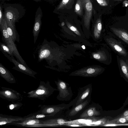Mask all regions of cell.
Returning <instances> with one entry per match:
<instances>
[{"mask_svg": "<svg viewBox=\"0 0 128 128\" xmlns=\"http://www.w3.org/2000/svg\"><path fill=\"white\" fill-rule=\"evenodd\" d=\"M84 6L82 0H77L75 5L74 12L76 14L81 16L82 15Z\"/></svg>", "mask_w": 128, "mask_h": 128, "instance_id": "24", "label": "cell"}, {"mask_svg": "<svg viewBox=\"0 0 128 128\" xmlns=\"http://www.w3.org/2000/svg\"><path fill=\"white\" fill-rule=\"evenodd\" d=\"M108 44L120 55L126 56L127 52L119 42L112 38H108L106 39Z\"/></svg>", "mask_w": 128, "mask_h": 128, "instance_id": "16", "label": "cell"}, {"mask_svg": "<svg viewBox=\"0 0 128 128\" xmlns=\"http://www.w3.org/2000/svg\"><path fill=\"white\" fill-rule=\"evenodd\" d=\"M115 0V1H121V0Z\"/></svg>", "mask_w": 128, "mask_h": 128, "instance_id": "37", "label": "cell"}, {"mask_svg": "<svg viewBox=\"0 0 128 128\" xmlns=\"http://www.w3.org/2000/svg\"><path fill=\"white\" fill-rule=\"evenodd\" d=\"M34 1H35L36 2H40L41 1V0H34Z\"/></svg>", "mask_w": 128, "mask_h": 128, "instance_id": "36", "label": "cell"}, {"mask_svg": "<svg viewBox=\"0 0 128 128\" xmlns=\"http://www.w3.org/2000/svg\"></svg>", "mask_w": 128, "mask_h": 128, "instance_id": "38", "label": "cell"}, {"mask_svg": "<svg viewBox=\"0 0 128 128\" xmlns=\"http://www.w3.org/2000/svg\"><path fill=\"white\" fill-rule=\"evenodd\" d=\"M104 70L103 68L99 66H89L72 72L70 75L85 77H96L101 74Z\"/></svg>", "mask_w": 128, "mask_h": 128, "instance_id": "7", "label": "cell"}, {"mask_svg": "<svg viewBox=\"0 0 128 128\" xmlns=\"http://www.w3.org/2000/svg\"><path fill=\"white\" fill-rule=\"evenodd\" d=\"M0 75L7 82L14 84L16 80L12 73L1 63H0Z\"/></svg>", "mask_w": 128, "mask_h": 128, "instance_id": "20", "label": "cell"}, {"mask_svg": "<svg viewBox=\"0 0 128 128\" xmlns=\"http://www.w3.org/2000/svg\"><path fill=\"white\" fill-rule=\"evenodd\" d=\"M96 104L88 105L80 115L79 118L85 119L98 116L101 114Z\"/></svg>", "mask_w": 128, "mask_h": 128, "instance_id": "14", "label": "cell"}, {"mask_svg": "<svg viewBox=\"0 0 128 128\" xmlns=\"http://www.w3.org/2000/svg\"><path fill=\"white\" fill-rule=\"evenodd\" d=\"M100 6H107L108 5V4L106 0H96Z\"/></svg>", "mask_w": 128, "mask_h": 128, "instance_id": "31", "label": "cell"}, {"mask_svg": "<svg viewBox=\"0 0 128 128\" xmlns=\"http://www.w3.org/2000/svg\"><path fill=\"white\" fill-rule=\"evenodd\" d=\"M82 0L85 11L83 20V32L86 38L88 39L91 34L90 24L92 13V5L90 0Z\"/></svg>", "mask_w": 128, "mask_h": 128, "instance_id": "6", "label": "cell"}, {"mask_svg": "<svg viewBox=\"0 0 128 128\" xmlns=\"http://www.w3.org/2000/svg\"><path fill=\"white\" fill-rule=\"evenodd\" d=\"M68 122L67 119L62 118H54L42 120V127L60 126L66 124Z\"/></svg>", "mask_w": 128, "mask_h": 128, "instance_id": "17", "label": "cell"}, {"mask_svg": "<svg viewBox=\"0 0 128 128\" xmlns=\"http://www.w3.org/2000/svg\"><path fill=\"white\" fill-rule=\"evenodd\" d=\"M9 125L18 126L40 127H42V120L38 119H30L22 121L12 123Z\"/></svg>", "mask_w": 128, "mask_h": 128, "instance_id": "15", "label": "cell"}, {"mask_svg": "<svg viewBox=\"0 0 128 128\" xmlns=\"http://www.w3.org/2000/svg\"><path fill=\"white\" fill-rule=\"evenodd\" d=\"M126 122V120L125 118H121L118 120V122L121 123H124Z\"/></svg>", "mask_w": 128, "mask_h": 128, "instance_id": "33", "label": "cell"}, {"mask_svg": "<svg viewBox=\"0 0 128 128\" xmlns=\"http://www.w3.org/2000/svg\"><path fill=\"white\" fill-rule=\"evenodd\" d=\"M0 97L12 102L20 100L22 98L19 92L12 88L3 87H1Z\"/></svg>", "mask_w": 128, "mask_h": 128, "instance_id": "11", "label": "cell"}, {"mask_svg": "<svg viewBox=\"0 0 128 128\" xmlns=\"http://www.w3.org/2000/svg\"><path fill=\"white\" fill-rule=\"evenodd\" d=\"M56 89L52 87L49 81L46 82L40 81L38 87L36 90L27 93V96L29 98H38L44 100L52 94Z\"/></svg>", "mask_w": 128, "mask_h": 128, "instance_id": "3", "label": "cell"}, {"mask_svg": "<svg viewBox=\"0 0 128 128\" xmlns=\"http://www.w3.org/2000/svg\"><path fill=\"white\" fill-rule=\"evenodd\" d=\"M0 28L4 42L12 51L14 55L22 64L27 66L24 60L19 54L16 46L12 39L9 36L7 30V24L4 14L2 21L0 23Z\"/></svg>", "mask_w": 128, "mask_h": 128, "instance_id": "5", "label": "cell"}, {"mask_svg": "<svg viewBox=\"0 0 128 128\" xmlns=\"http://www.w3.org/2000/svg\"><path fill=\"white\" fill-rule=\"evenodd\" d=\"M111 30L116 36L128 44V33L126 30L114 28H111Z\"/></svg>", "mask_w": 128, "mask_h": 128, "instance_id": "21", "label": "cell"}, {"mask_svg": "<svg viewBox=\"0 0 128 128\" xmlns=\"http://www.w3.org/2000/svg\"><path fill=\"white\" fill-rule=\"evenodd\" d=\"M74 0H62L56 8V10H59L67 8Z\"/></svg>", "mask_w": 128, "mask_h": 128, "instance_id": "27", "label": "cell"}, {"mask_svg": "<svg viewBox=\"0 0 128 128\" xmlns=\"http://www.w3.org/2000/svg\"><path fill=\"white\" fill-rule=\"evenodd\" d=\"M7 30L10 36L14 42L15 41L19 42L20 40L19 36L16 29H14L7 24Z\"/></svg>", "mask_w": 128, "mask_h": 128, "instance_id": "23", "label": "cell"}, {"mask_svg": "<svg viewBox=\"0 0 128 128\" xmlns=\"http://www.w3.org/2000/svg\"><path fill=\"white\" fill-rule=\"evenodd\" d=\"M102 28V25L101 18H99L96 20L93 26L90 36L95 41H97L100 38Z\"/></svg>", "mask_w": 128, "mask_h": 128, "instance_id": "18", "label": "cell"}, {"mask_svg": "<svg viewBox=\"0 0 128 128\" xmlns=\"http://www.w3.org/2000/svg\"><path fill=\"white\" fill-rule=\"evenodd\" d=\"M91 58L101 62H103L107 59V56L105 52L101 50H97L92 52L91 54Z\"/></svg>", "mask_w": 128, "mask_h": 128, "instance_id": "22", "label": "cell"}, {"mask_svg": "<svg viewBox=\"0 0 128 128\" xmlns=\"http://www.w3.org/2000/svg\"><path fill=\"white\" fill-rule=\"evenodd\" d=\"M53 45V43L48 42L47 43L43 42L41 47L38 55L39 61L45 59L48 63L51 64L54 62L58 64L71 56V51L68 49L61 47L56 45Z\"/></svg>", "mask_w": 128, "mask_h": 128, "instance_id": "1", "label": "cell"}, {"mask_svg": "<svg viewBox=\"0 0 128 128\" xmlns=\"http://www.w3.org/2000/svg\"><path fill=\"white\" fill-rule=\"evenodd\" d=\"M128 126V124H104L102 125L104 126Z\"/></svg>", "mask_w": 128, "mask_h": 128, "instance_id": "30", "label": "cell"}, {"mask_svg": "<svg viewBox=\"0 0 128 128\" xmlns=\"http://www.w3.org/2000/svg\"><path fill=\"white\" fill-rule=\"evenodd\" d=\"M22 105V104L20 102H14L10 104L7 107L10 110H18Z\"/></svg>", "mask_w": 128, "mask_h": 128, "instance_id": "29", "label": "cell"}, {"mask_svg": "<svg viewBox=\"0 0 128 128\" xmlns=\"http://www.w3.org/2000/svg\"><path fill=\"white\" fill-rule=\"evenodd\" d=\"M26 120L24 117L0 114V125H9L14 122L22 121Z\"/></svg>", "mask_w": 128, "mask_h": 128, "instance_id": "19", "label": "cell"}, {"mask_svg": "<svg viewBox=\"0 0 128 128\" xmlns=\"http://www.w3.org/2000/svg\"><path fill=\"white\" fill-rule=\"evenodd\" d=\"M50 117L49 115H45L38 112L35 113L30 114L26 116L23 117L26 120L30 119H38L43 118L46 117Z\"/></svg>", "mask_w": 128, "mask_h": 128, "instance_id": "25", "label": "cell"}, {"mask_svg": "<svg viewBox=\"0 0 128 128\" xmlns=\"http://www.w3.org/2000/svg\"><path fill=\"white\" fill-rule=\"evenodd\" d=\"M42 16V11L40 7V6L37 9L36 13L35 21L33 29L32 32L34 44L36 41L40 30Z\"/></svg>", "mask_w": 128, "mask_h": 128, "instance_id": "13", "label": "cell"}, {"mask_svg": "<svg viewBox=\"0 0 128 128\" xmlns=\"http://www.w3.org/2000/svg\"><path fill=\"white\" fill-rule=\"evenodd\" d=\"M0 50L2 53L8 54L10 56H13V53L11 50L6 45L0 42Z\"/></svg>", "mask_w": 128, "mask_h": 128, "instance_id": "28", "label": "cell"}, {"mask_svg": "<svg viewBox=\"0 0 128 128\" xmlns=\"http://www.w3.org/2000/svg\"><path fill=\"white\" fill-rule=\"evenodd\" d=\"M90 101L91 98L76 106L72 107L66 112V117L68 119L71 120L79 118L80 114L89 105Z\"/></svg>", "mask_w": 128, "mask_h": 128, "instance_id": "9", "label": "cell"}, {"mask_svg": "<svg viewBox=\"0 0 128 128\" xmlns=\"http://www.w3.org/2000/svg\"><path fill=\"white\" fill-rule=\"evenodd\" d=\"M120 63L122 72L126 78L128 80V65L122 59L120 60Z\"/></svg>", "mask_w": 128, "mask_h": 128, "instance_id": "26", "label": "cell"}, {"mask_svg": "<svg viewBox=\"0 0 128 128\" xmlns=\"http://www.w3.org/2000/svg\"><path fill=\"white\" fill-rule=\"evenodd\" d=\"M3 8L7 24L16 29L15 23L24 15V9L21 5L16 4H4Z\"/></svg>", "mask_w": 128, "mask_h": 128, "instance_id": "2", "label": "cell"}, {"mask_svg": "<svg viewBox=\"0 0 128 128\" xmlns=\"http://www.w3.org/2000/svg\"><path fill=\"white\" fill-rule=\"evenodd\" d=\"M77 100V97L69 104H62L57 105H40V109L38 112L39 113L49 115L50 117L56 116L64 110L68 109L75 104Z\"/></svg>", "mask_w": 128, "mask_h": 128, "instance_id": "4", "label": "cell"}, {"mask_svg": "<svg viewBox=\"0 0 128 128\" xmlns=\"http://www.w3.org/2000/svg\"><path fill=\"white\" fill-rule=\"evenodd\" d=\"M2 53L14 64V66L13 67L12 69L36 78L35 75L37 74L36 72L30 68L28 66H25L16 60L14 58L13 56H10L6 53Z\"/></svg>", "mask_w": 128, "mask_h": 128, "instance_id": "10", "label": "cell"}, {"mask_svg": "<svg viewBox=\"0 0 128 128\" xmlns=\"http://www.w3.org/2000/svg\"></svg>", "mask_w": 128, "mask_h": 128, "instance_id": "39", "label": "cell"}, {"mask_svg": "<svg viewBox=\"0 0 128 128\" xmlns=\"http://www.w3.org/2000/svg\"><path fill=\"white\" fill-rule=\"evenodd\" d=\"M92 90V85L89 84L82 88H80L78 93L76 102L72 106H76L91 98Z\"/></svg>", "mask_w": 128, "mask_h": 128, "instance_id": "12", "label": "cell"}, {"mask_svg": "<svg viewBox=\"0 0 128 128\" xmlns=\"http://www.w3.org/2000/svg\"><path fill=\"white\" fill-rule=\"evenodd\" d=\"M55 83L59 91L57 99L60 101H68L72 96V94L71 86L69 84L61 80L55 81Z\"/></svg>", "mask_w": 128, "mask_h": 128, "instance_id": "8", "label": "cell"}, {"mask_svg": "<svg viewBox=\"0 0 128 128\" xmlns=\"http://www.w3.org/2000/svg\"><path fill=\"white\" fill-rule=\"evenodd\" d=\"M123 7H127L128 6V0H124L122 3Z\"/></svg>", "mask_w": 128, "mask_h": 128, "instance_id": "34", "label": "cell"}, {"mask_svg": "<svg viewBox=\"0 0 128 128\" xmlns=\"http://www.w3.org/2000/svg\"><path fill=\"white\" fill-rule=\"evenodd\" d=\"M124 116H127L128 115V110H126L124 112Z\"/></svg>", "mask_w": 128, "mask_h": 128, "instance_id": "35", "label": "cell"}, {"mask_svg": "<svg viewBox=\"0 0 128 128\" xmlns=\"http://www.w3.org/2000/svg\"><path fill=\"white\" fill-rule=\"evenodd\" d=\"M3 6L0 4V23L1 22L3 18L4 14H3L2 12V8Z\"/></svg>", "mask_w": 128, "mask_h": 128, "instance_id": "32", "label": "cell"}]
</instances>
